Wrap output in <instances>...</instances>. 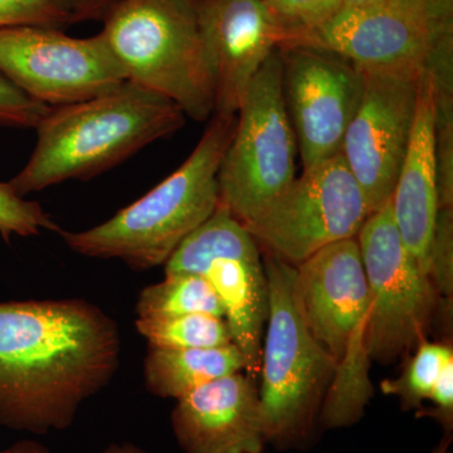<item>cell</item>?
Returning a JSON list of instances; mask_svg holds the SVG:
<instances>
[{"label":"cell","instance_id":"23","mask_svg":"<svg viewBox=\"0 0 453 453\" xmlns=\"http://www.w3.org/2000/svg\"><path fill=\"white\" fill-rule=\"evenodd\" d=\"M264 3L281 32L280 46L326 25L344 7V0H264Z\"/></svg>","mask_w":453,"mask_h":453},{"label":"cell","instance_id":"20","mask_svg":"<svg viewBox=\"0 0 453 453\" xmlns=\"http://www.w3.org/2000/svg\"><path fill=\"white\" fill-rule=\"evenodd\" d=\"M136 314L139 318L184 314L225 316L211 283L204 277L189 273H170L163 281L145 288L140 292Z\"/></svg>","mask_w":453,"mask_h":453},{"label":"cell","instance_id":"24","mask_svg":"<svg viewBox=\"0 0 453 453\" xmlns=\"http://www.w3.org/2000/svg\"><path fill=\"white\" fill-rule=\"evenodd\" d=\"M43 229L59 234L61 228L41 204L18 196L9 183H0V235L9 242L13 235L32 237Z\"/></svg>","mask_w":453,"mask_h":453},{"label":"cell","instance_id":"30","mask_svg":"<svg viewBox=\"0 0 453 453\" xmlns=\"http://www.w3.org/2000/svg\"><path fill=\"white\" fill-rule=\"evenodd\" d=\"M101 453H146L140 447L133 445V443H111L106 447Z\"/></svg>","mask_w":453,"mask_h":453},{"label":"cell","instance_id":"19","mask_svg":"<svg viewBox=\"0 0 453 453\" xmlns=\"http://www.w3.org/2000/svg\"><path fill=\"white\" fill-rule=\"evenodd\" d=\"M151 349L219 348L234 344L225 319L210 314L146 316L135 323Z\"/></svg>","mask_w":453,"mask_h":453},{"label":"cell","instance_id":"26","mask_svg":"<svg viewBox=\"0 0 453 453\" xmlns=\"http://www.w3.org/2000/svg\"><path fill=\"white\" fill-rule=\"evenodd\" d=\"M50 106L33 100L0 73V125L37 127Z\"/></svg>","mask_w":453,"mask_h":453},{"label":"cell","instance_id":"4","mask_svg":"<svg viewBox=\"0 0 453 453\" xmlns=\"http://www.w3.org/2000/svg\"><path fill=\"white\" fill-rule=\"evenodd\" d=\"M295 267V305L336 365L319 423L349 427L362 418L372 395L366 345L371 296L357 237L329 244Z\"/></svg>","mask_w":453,"mask_h":453},{"label":"cell","instance_id":"7","mask_svg":"<svg viewBox=\"0 0 453 453\" xmlns=\"http://www.w3.org/2000/svg\"><path fill=\"white\" fill-rule=\"evenodd\" d=\"M297 154L277 49L259 68L238 109L219 170L220 204L240 222L253 219L296 178Z\"/></svg>","mask_w":453,"mask_h":453},{"label":"cell","instance_id":"8","mask_svg":"<svg viewBox=\"0 0 453 453\" xmlns=\"http://www.w3.org/2000/svg\"><path fill=\"white\" fill-rule=\"evenodd\" d=\"M204 277L220 301L232 342L251 380L261 371L262 333L268 315L266 275L255 237L222 204L165 264V275Z\"/></svg>","mask_w":453,"mask_h":453},{"label":"cell","instance_id":"17","mask_svg":"<svg viewBox=\"0 0 453 453\" xmlns=\"http://www.w3.org/2000/svg\"><path fill=\"white\" fill-rule=\"evenodd\" d=\"M392 211L405 246L428 273L438 213L434 88L429 70L422 76L412 136L396 179Z\"/></svg>","mask_w":453,"mask_h":453},{"label":"cell","instance_id":"2","mask_svg":"<svg viewBox=\"0 0 453 453\" xmlns=\"http://www.w3.org/2000/svg\"><path fill=\"white\" fill-rule=\"evenodd\" d=\"M184 124L174 101L127 80L100 96L50 107L35 127L32 157L9 186L25 198L70 179L88 180Z\"/></svg>","mask_w":453,"mask_h":453},{"label":"cell","instance_id":"15","mask_svg":"<svg viewBox=\"0 0 453 453\" xmlns=\"http://www.w3.org/2000/svg\"><path fill=\"white\" fill-rule=\"evenodd\" d=\"M214 88L213 115H237L259 68L281 43L264 0H196Z\"/></svg>","mask_w":453,"mask_h":453},{"label":"cell","instance_id":"22","mask_svg":"<svg viewBox=\"0 0 453 453\" xmlns=\"http://www.w3.org/2000/svg\"><path fill=\"white\" fill-rule=\"evenodd\" d=\"M92 19L83 0H0V28L58 27Z\"/></svg>","mask_w":453,"mask_h":453},{"label":"cell","instance_id":"1","mask_svg":"<svg viewBox=\"0 0 453 453\" xmlns=\"http://www.w3.org/2000/svg\"><path fill=\"white\" fill-rule=\"evenodd\" d=\"M120 356L118 324L95 303H0V426L35 434L70 427L111 383Z\"/></svg>","mask_w":453,"mask_h":453},{"label":"cell","instance_id":"18","mask_svg":"<svg viewBox=\"0 0 453 453\" xmlns=\"http://www.w3.org/2000/svg\"><path fill=\"white\" fill-rule=\"evenodd\" d=\"M243 369L244 357L234 344L181 350L150 348L144 362V380L151 395L179 399L211 380Z\"/></svg>","mask_w":453,"mask_h":453},{"label":"cell","instance_id":"21","mask_svg":"<svg viewBox=\"0 0 453 453\" xmlns=\"http://www.w3.org/2000/svg\"><path fill=\"white\" fill-rule=\"evenodd\" d=\"M453 360L452 349L434 342H422L408 363L404 374L395 381H384V392L402 396L408 408L428 399L441 372Z\"/></svg>","mask_w":453,"mask_h":453},{"label":"cell","instance_id":"31","mask_svg":"<svg viewBox=\"0 0 453 453\" xmlns=\"http://www.w3.org/2000/svg\"><path fill=\"white\" fill-rule=\"evenodd\" d=\"M88 5L89 14H91L92 19L95 18H101L105 13V7H104L101 0H83Z\"/></svg>","mask_w":453,"mask_h":453},{"label":"cell","instance_id":"14","mask_svg":"<svg viewBox=\"0 0 453 453\" xmlns=\"http://www.w3.org/2000/svg\"><path fill=\"white\" fill-rule=\"evenodd\" d=\"M451 38L452 22H434L383 2L342 7L326 25L285 46L320 47L363 70L425 71Z\"/></svg>","mask_w":453,"mask_h":453},{"label":"cell","instance_id":"9","mask_svg":"<svg viewBox=\"0 0 453 453\" xmlns=\"http://www.w3.org/2000/svg\"><path fill=\"white\" fill-rule=\"evenodd\" d=\"M371 214L340 151L303 170L243 225L257 243L297 266L329 244L356 238Z\"/></svg>","mask_w":453,"mask_h":453},{"label":"cell","instance_id":"27","mask_svg":"<svg viewBox=\"0 0 453 453\" xmlns=\"http://www.w3.org/2000/svg\"><path fill=\"white\" fill-rule=\"evenodd\" d=\"M428 399L436 405L437 418L445 425L447 429H451L453 417V360L441 372Z\"/></svg>","mask_w":453,"mask_h":453},{"label":"cell","instance_id":"33","mask_svg":"<svg viewBox=\"0 0 453 453\" xmlns=\"http://www.w3.org/2000/svg\"><path fill=\"white\" fill-rule=\"evenodd\" d=\"M449 443H451V436L443 438L442 442L432 451V453H449Z\"/></svg>","mask_w":453,"mask_h":453},{"label":"cell","instance_id":"6","mask_svg":"<svg viewBox=\"0 0 453 453\" xmlns=\"http://www.w3.org/2000/svg\"><path fill=\"white\" fill-rule=\"evenodd\" d=\"M264 268L268 315L259 398L266 440L279 449H299L314 434L336 365L310 334L295 305L296 267L270 253Z\"/></svg>","mask_w":453,"mask_h":453},{"label":"cell","instance_id":"11","mask_svg":"<svg viewBox=\"0 0 453 453\" xmlns=\"http://www.w3.org/2000/svg\"><path fill=\"white\" fill-rule=\"evenodd\" d=\"M0 73L50 107L81 103L127 81L101 33L74 38L46 26L0 28Z\"/></svg>","mask_w":453,"mask_h":453},{"label":"cell","instance_id":"28","mask_svg":"<svg viewBox=\"0 0 453 453\" xmlns=\"http://www.w3.org/2000/svg\"><path fill=\"white\" fill-rule=\"evenodd\" d=\"M395 7L413 12L437 23L452 22L453 0H386Z\"/></svg>","mask_w":453,"mask_h":453},{"label":"cell","instance_id":"34","mask_svg":"<svg viewBox=\"0 0 453 453\" xmlns=\"http://www.w3.org/2000/svg\"><path fill=\"white\" fill-rule=\"evenodd\" d=\"M101 2H103L104 5H105L107 13V11H109V9L111 8L112 5L115 4V3H118L119 0H101Z\"/></svg>","mask_w":453,"mask_h":453},{"label":"cell","instance_id":"25","mask_svg":"<svg viewBox=\"0 0 453 453\" xmlns=\"http://www.w3.org/2000/svg\"><path fill=\"white\" fill-rule=\"evenodd\" d=\"M452 208H440L429 250L428 275L434 290L446 299L453 291Z\"/></svg>","mask_w":453,"mask_h":453},{"label":"cell","instance_id":"35","mask_svg":"<svg viewBox=\"0 0 453 453\" xmlns=\"http://www.w3.org/2000/svg\"><path fill=\"white\" fill-rule=\"evenodd\" d=\"M0 453H5V451H0Z\"/></svg>","mask_w":453,"mask_h":453},{"label":"cell","instance_id":"12","mask_svg":"<svg viewBox=\"0 0 453 453\" xmlns=\"http://www.w3.org/2000/svg\"><path fill=\"white\" fill-rule=\"evenodd\" d=\"M365 88L342 154L369 211L392 199L416 119L426 71L363 70Z\"/></svg>","mask_w":453,"mask_h":453},{"label":"cell","instance_id":"13","mask_svg":"<svg viewBox=\"0 0 453 453\" xmlns=\"http://www.w3.org/2000/svg\"><path fill=\"white\" fill-rule=\"evenodd\" d=\"M282 94L303 170L342 151L365 88L362 68L320 47H279Z\"/></svg>","mask_w":453,"mask_h":453},{"label":"cell","instance_id":"29","mask_svg":"<svg viewBox=\"0 0 453 453\" xmlns=\"http://www.w3.org/2000/svg\"><path fill=\"white\" fill-rule=\"evenodd\" d=\"M4 451L5 453H50L46 447L31 440L19 441Z\"/></svg>","mask_w":453,"mask_h":453},{"label":"cell","instance_id":"16","mask_svg":"<svg viewBox=\"0 0 453 453\" xmlns=\"http://www.w3.org/2000/svg\"><path fill=\"white\" fill-rule=\"evenodd\" d=\"M172 427L186 453H262L266 423L255 380L232 372L177 399Z\"/></svg>","mask_w":453,"mask_h":453},{"label":"cell","instance_id":"10","mask_svg":"<svg viewBox=\"0 0 453 453\" xmlns=\"http://www.w3.org/2000/svg\"><path fill=\"white\" fill-rule=\"evenodd\" d=\"M357 241L371 296L369 357L390 363L423 338L436 290L399 234L392 199L368 217Z\"/></svg>","mask_w":453,"mask_h":453},{"label":"cell","instance_id":"3","mask_svg":"<svg viewBox=\"0 0 453 453\" xmlns=\"http://www.w3.org/2000/svg\"><path fill=\"white\" fill-rule=\"evenodd\" d=\"M237 115H213L180 168L111 219L82 232H59L73 252L116 258L134 270L165 265L188 235L219 205V170Z\"/></svg>","mask_w":453,"mask_h":453},{"label":"cell","instance_id":"5","mask_svg":"<svg viewBox=\"0 0 453 453\" xmlns=\"http://www.w3.org/2000/svg\"><path fill=\"white\" fill-rule=\"evenodd\" d=\"M101 35L129 81L174 101L186 116L214 113V88L196 0H119Z\"/></svg>","mask_w":453,"mask_h":453},{"label":"cell","instance_id":"32","mask_svg":"<svg viewBox=\"0 0 453 453\" xmlns=\"http://www.w3.org/2000/svg\"><path fill=\"white\" fill-rule=\"evenodd\" d=\"M386 0H344V7H359V5L377 4Z\"/></svg>","mask_w":453,"mask_h":453}]
</instances>
